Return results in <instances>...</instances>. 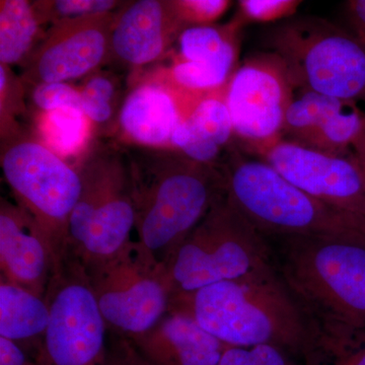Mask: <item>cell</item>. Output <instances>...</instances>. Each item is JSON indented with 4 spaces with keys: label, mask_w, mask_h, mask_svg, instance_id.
Masks as SVG:
<instances>
[{
    "label": "cell",
    "mask_w": 365,
    "mask_h": 365,
    "mask_svg": "<svg viewBox=\"0 0 365 365\" xmlns=\"http://www.w3.org/2000/svg\"><path fill=\"white\" fill-rule=\"evenodd\" d=\"M169 312L189 317L228 346H278L302 362L319 348L321 335L274 263L239 279L192 292H175Z\"/></svg>",
    "instance_id": "obj_1"
},
{
    "label": "cell",
    "mask_w": 365,
    "mask_h": 365,
    "mask_svg": "<svg viewBox=\"0 0 365 365\" xmlns=\"http://www.w3.org/2000/svg\"><path fill=\"white\" fill-rule=\"evenodd\" d=\"M274 240V265L321 338L364 332L365 235Z\"/></svg>",
    "instance_id": "obj_2"
},
{
    "label": "cell",
    "mask_w": 365,
    "mask_h": 365,
    "mask_svg": "<svg viewBox=\"0 0 365 365\" xmlns=\"http://www.w3.org/2000/svg\"><path fill=\"white\" fill-rule=\"evenodd\" d=\"M144 158H131L137 241L163 261L225 195V175L175 150Z\"/></svg>",
    "instance_id": "obj_3"
},
{
    "label": "cell",
    "mask_w": 365,
    "mask_h": 365,
    "mask_svg": "<svg viewBox=\"0 0 365 365\" xmlns=\"http://www.w3.org/2000/svg\"><path fill=\"white\" fill-rule=\"evenodd\" d=\"M225 158V197L266 239L365 235L364 218L314 198L263 160L232 146Z\"/></svg>",
    "instance_id": "obj_4"
},
{
    "label": "cell",
    "mask_w": 365,
    "mask_h": 365,
    "mask_svg": "<svg viewBox=\"0 0 365 365\" xmlns=\"http://www.w3.org/2000/svg\"><path fill=\"white\" fill-rule=\"evenodd\" d=\"M74 168L81 190L69 220L68 246L86 267L111 258L132 241L133 168L119 148L100 144L91 145Z\"/></svg>",
    "instance_id": "obj_5"
},
{
    "label": "cell",
    "mask_w": 365,
    "mask_h": 365,
    "mask_svg": "<svg viewBox=\"0 0 365 365\" xmlns=\"http://www.w3.org/2000/svg\"><path fill=\"white\" fill-rule=\"evenodd\" d=\"M162 262L172 294L239 279L274 263L270 242L225 195Z\"/></svg>",
    "instance_id": "obj_6"
},
{
    "label": "cell",
    "mask_w": 365,
    "mask_h": 365,
    "mask_svg": "<svg viewBox=\"0 0 365 365\" xmlns=\"http://www.w3.org/2000/svg\"><path fill=\"white\" fill-rule=\"evenodd\" d=\"M264 45L284 62L295 90L365 102V44L349 31L304 16L274 26Z\"/></svg>",
    "instance_id": "obj_7"
},
{
    "label": "cell",
    "mask_w": 365,
    "mask_h": 365,
    "mask_svg": "<svg viewBox=\"0 0 365 365\" xmlns=\"http://www.w3.org/2000/svg\"><path fill=\"white\" fill-rule=\"evenodd\" d=\"M0 162L16 202L35 218L57 263L69 251V220L81 190L78 170L26 133L1 143Z\"/></svg>",
    "instance_id": "obj_8"
},
{
    "label": "cell",
    "mask_w": 365,
    "mask_h": 365,
    "mask_svg": "<svg viewBox=\"0 0 365 365\" xmlns=\"http://www.w3.org/2000/svg\"><path fill=\"white\" fill-rule=\"evenodd\" d=\"M86 270L101 313L113 332L138 337L169 312L172 287L165 265L138 241H131L111 258L86 266Z\"/></svg>",
    "instance_id": "obj_9"
},
{
    "label": "cell",
    "mask_w": 365,
    "mask_h": 365,
    "mask_svg": "<svg viewBox=\"0 0 365 365\" xmlns=\"http://www.w3.org/2000/svg\"><path fill=\"white\" fill-rule=\"evenodd\" d=\"M50 311L41 365H104L109 328L86 267L71 250L55 265L44 295Z\"/></svg>",
    "instance_id": "obj_10"
},
{
    "label": "cell",
    "mask_w": 365,
    "mask_h": 365,
    "mask_svg": "<svg viewBox=\"0 0 365 365\" xmlns=\"http://www.w3.org/2000/svg\"><path fill=\"white\" fill-rule=\"evenodd\" d=\"M294 91L277 55L267 51L245 60L232 74L225 95L235 136L254 153L279 140Z\"/></svg>",
    "instance_id": "obj_11"
},
{
    "label": "cell",
    "mask_w": 365,
    "mask_h": 365,
    "mask_svg": "<svg viewBox=\"0 0 365 365\" xmlns=\"http://www.w3.org/2000/svg\"><path fill=\"white\" fill-rule=\"evenodd\" d=\"M118 11L91 14L54 24L24 66V85L69 83L85 78L111 57Z\"/></svg>",
    "instance_id": "obj_12"
},
{
    "label": "cell",
    "mask_w": 365,
    "mask_h": 365,
    "mask_svg": "<svg viewBox=\"0 0 365 365\" xmlns=\"http://www.w3.org/2000/svg\"><path fill=\"white\" fill-rule=\"evenodd\" d=\"M255 153L314 198L365 220V176L352 153L329 155L281 138Z\"/></svg>",
    "instance_id": "obj_13"
},
{
    "label": "cell",
    "mask_w": 365,
    "mask_h": 365,
    "mask_svg": "<svg viewBox=\"0 0 365 365\" xmlns=\"http://www.w3.org/2000/svg\"><path fill=\"white\" fill-rule=\"evenodd\" d=\"M242 24L190 26L178 39L179 52L165 81L182 95L202 97L222 90L237 71Z\"/></svg>",
    "instance_id": "obj_14"
},
{
    "label": "cell",
    "mask_w": 365,
    "mask_h": 365,
    "mask_svg": "<svg viewBox=\"0 0 365 365\" xmlns=\"http://www.w3.org/2000/svg\"><path fill=\"white\" fill-rule=\"evenodd\" d=\"M51 245L25 208L0 201L1 280L44 297L55 267Z\"/></svg>",
    "instance_id": "obj_15"
},
{
    "label": "cell",
    "mask_w": 365,
    "mask_h": 365,
    "mask_svg": "<svg viewBox=\"0 0 365 365\" xmlns=\"http://www.w3.org/2000/svg\"><path fill=\"white\" fill-rule=\"evenodd\" d=\"M173 0L126 2L118 11L111 37V57L143 67L167 56L185 30Z\"/></svg>",
    "instance_id": "obj_16"
},
{
    "label": "cell",
    "mask_w": 365,
    "mask_h": 365,
    "mask_svg": "<svg viewBox=\"0 0 365 365\" xmlns=\"http://www.w3.org/2000/svg\"><path fill=\"white\" fill-rule=\"evenodd\" d=\"M196 98L182 96L165 81H144L124 98L118 126L132 143L172 150L173 134Z\"/></svg>",
    "instance_id": "obj_17"
},
{
    "label": "cell",
    "mask_w": 365,
    "mask_h": 365,
    "mask_svg": "<svg viewBox=\"0 0 365 365\" xmlns=\"http://www.w3.org/2000/svg\"><path fill=\"white\" fill-rule=\"evenodd\" d=\"M131 339L153 365H217L227 347L176 312H168L150 331Z\"/></svg>",
    "instance_id": "obj_18"
},
{
    "label": "cell",
    "mask_w": 365,
    "mask_h": 365,
    "mask_svg": "<svg viewBox=\"0 0 365 365\" xmlns=\"http://www.w3.org/2000/svg\"><path fill=\"white\" fill-rule=\"evenodd\" d=\"M227 86L197 98L173 134L172 150L195 162L220 165L222 151L235 137Z\"/></svg>",
    "instance_id": "obj_19"
},
{
    "label": "cell",
    "mask_w": 365,
    "mask_h": 365,
    "mask_svg": "<svg viewBox=\"0 0 365 365\" xmlns=\"http://www.w3.org/2000/svg\"><path fill=\"white\" fill-rule=\"evenodd\" d=\"M49 319V307L45 297L1 280L0 337L23 346L39 364Z\"/></svg>",
    "instance_id": "obj_20"
},
{
    "label": "cell",
    "mask_w": 365,
    "mask_h": 365,
    "mask_svg": "<svg viewBox=\"0 0 365 365\" xmlns=\"http://www.w3.org/2000/svg\"><path fill=\"white\" fill-rule=\"evenodd\" d=\"M41 24L32 2L0 1V63L25 66L41 42Z\"/></svg>",
    "instance_id": "obj_21"
},
{
    "label": "cell",
    "mask_w": 365,
    "mask_h": 365,
    "mask_svg": "<svg viewBox=\"0 0 365 365\" xmlns=\"http://www.w3.org/2000/svg\"><path fill=\"white\" fill-rule=\"evenodd\" d=\"M36 128L41 143L63 160L81 158L91 146L93 131L85 113L76 108L38 113Z\"/></svg>",
    "instance_id": "obj_22"
},
{
    "label": "cell",
    "mask_w": 365,
    "mask_h": 365,
    "mask_svg": "<svg viewBox=\"0 0 365 365\" xmlns=\"http://www.w3.org/2000/svg\"><path fill=\"white\" fill-rule=\"evenodd\" d=\"M348 102L316 91L295 90L285 114L282 138L302 145Z\"/></svg>",
    "instance_id": "obj_23"
},
{
    "label": "cell",
    "mask_w": 365,
    "mask_h": 365,
    "mask_svg": "<svg viewBox=\"0 0 365 365\" xmlns=\"http://www.w3.org/2000/svg\"><path fill=\"white\" fill-rule=\"evenodd\" d=\"M76 88L81 97V109L93 126H109L118 118L121 83L114 73L98 69Z\"/></svg>",
    "instance_id": "obj_24"
},
{
    "label": "cell",
    "mask_w": 365,
    "mask_h": 365,
    "mask_svg": "<svg viewBox=\"0 0 365 365\" xmlns=\"http://www.w3.org/2000/svg\"><path fill=\"white\" fill-rule=\"evenodd\" d=\"M364 120L365 112L357 103L348 102L341 111L329 118L302 146L329 155H349Z\"/></svg>",
    "instance_id": "obj_25"
},
{
    "label": "cell",
    "mask_w": 365,
    "mask_h": 365,
    "mask_svg": "<svg viewBox=\"0 0 365 365\" xmlns=\"http://www.w3.org/2000/svg\"><path fill=\"white\" fill-rule=\"evenodd\" d=\"M26 86L11 66L0 63V134L1 143L25 133L18 118L26 114Z\"/></svg>",
    "instance_id": "obj_26"
},
{
    "label": "cell",
    "mask_w": 365,
    "mask_h": 365,
    "mask_svg": "<svg viewBox=\"0 0 365 365\" xmlns=\"http://www.w3.org/2000/svg\"><path fill=\"white\" fill-rule=\"evenodd\" d=\"M123 4L116 0H40L33 1L32 6L41 25H54L58 21L91 14L112 13Z\"/></svg>",
    "instance_id": "obj_27"
},
{
    "label": "cell",
    "mask_w": 365,
    "mask_h": 365,
    "mask_svg": "<svg viewBox=\"0 0 365 365\" xmlns=\"http://www.w3.org/2000/svg\"><path fill=\"white\" fill-rule=\"evenodd\" d=\"M304 365H365V331L347 339L322 338Z\"/></svg>",
    "instance_id": "obj_28"
},
{
    "label": "cell",
    "mask_w": 365,
    "mask_h": 365,
    "mask_svg": "<svg viewBox=\"0 0 365 365\" xmlns=\"http://www.w3.org/2000/svg\"><path fill=\"white\" fill-rule=\"evenodd\" d=\"M297 357L278 346L259 344L228 346L217 365H304Z\"/></svg>",
    "instance_id": "obj_29"
},
{
    "label": "cell",
    "mask_w": 365,
    "mask_h": 365,
    "mask_svg": "<svg viewBox=\"0 0 365 365\" xmlns=\"http://www.w3.org/2000/svg\"><path fill=\"white\" fill-rule=\"evenodd\" d=\"M302 1L297 0H242L237 19L242 26L248 23H270L290 18Z\"/></svg>",
    "instance_id": "obj_30"
},
{
    "label": "cell",
    "mask_w": 365,
    "mask_h": 365,
    "mask_svg": "<svg viewBox=\"0 0 365 365\" xmlns=\"http://www.w3.org/2000/svg\"><path fill=\"white\" fill-rule=\"evenodd\" d=\"M227 0H173L175 11L185 28L211 26L227 11Z\"/></svg>",
    "instance_id": "obj_31"
},
{
    "label": "cell",
    "mask_w": 365,
    "mask_h": 365,
    "mask_svg": "<svg viewBox=\"0 0 365 365\" xmlns=\"http://www.w3.org/2000/svg\"><path fill=\"white\" fill-rule=\"evenodd\" d=\"M32 102L39 112L62 108L81 109V97L76 86L69 83H43L32 88Z\"/></svg>",
    "instance_id": "obj_32"
},
{
    "label": "cell",
    "mask_w": 365,
    "mask_h": 365,
    "mask_svg": "<svg viewBox=\"0 0 365 365\" xmlns=\"http://www.w3.org/2000/svg\"><path fill=\"white\" fill-rule=\"evenodd\" d=\"M104 365H153L131 338L109 330Z\"/></svg>",
    "instance_id": "obj_33"
},
{
    "label": "cell",
    "mask_w": 365,
    "mask_h": 365,
    "mask_svg": "<svg viewBox=\"0 0 365 365\" xmlns=\"http://www.w3.org/2000/svg\"><path fill=\"white\" fill-rule=\"evenodd\" d=\"M0 365H41L18 343L0 337Z\"/></svg>",
    "instance_id": "obj_34"
},
{
    "label": "cell",
    "mask_w": 365,
    "mask_h": 365,
    "mask_svg": "<svg viewBox=\"0 0 365 365\" xmlns=\"http://www.w3.org/2000/svg\"><path fill=\"white\" fill-rule=\"evenodd\" d=\"M345 13L351 32L365 44V0H350L345 4Z\"/></svg>",
    "instance_id": "obj_35"
},
{
    "label": "cell",
    "mask_w": 365,
    "mask_h": 365,
    "mask_svg": "<svg viewBox=\"0 0 365 365\" xmlns=\"http://www.w3.org/2000/svg\"><path fill=\"white\" fill-rule=\"evenodd\" d=\"M351 150L365 176V120L361 130L352 144Z\"/></svg>",
    "instance_id": "obj_36"
}]
</instances>
